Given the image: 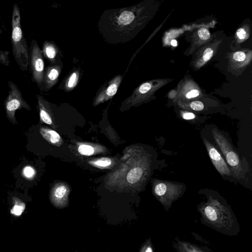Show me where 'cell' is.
<instances>
[{
	"label": "cell",
	"mask_w": 252,
	"mask_h": 252,
	"mask_svg": "<svg viewBox=\"0 0 252 252\" xmlns=\"http://www.w3.org/2000/svg\"><path fill=\"white\" fill-rule=\"evenodd\" d=\"M201 222L223 235L236 236L240 232L238 220L229 206L209 196L197 208Z\"/></svg>",
	"instance_id": "6da1fadb"
},
{
	"label": "cell",
	"mask_w": 252,
	"mask_h": 252,
	"mask_svg": "<svg viewBox=\"0 0 252 252\" xmlns=\"http://www.w3.org/2000/svg\"><path fill=\"white\" fill-rule=\"evenodd\" d=\"M11 42L15 60L23 70L27 69L29 63V52L27 41L23 35L20 12L17 3L14 4L12 12Z\"/></svg>",
	"instance_id": "7a4b0ae2"
},
{
	"label": "cell",
	"mask_w": 252,
	"mask_h": 252,
	"mask_svg": "<svg viewBox=\"0 0 252 252\" xmlns=\"http://www.w3.org/2000/svg\"><path fill=\"white\" fill-rule=\"evenodd\" d=\"M213 137L220 148L234 175L238 177L242 171L240 159L228 139L217 129L212 130Z\"/></svg>",
	"instance_id": "3957f363"
},
{
	"label": "cell",
	"mask_w": 252,
	"mask_h": 252,
	"mask_svg": "<svg viewBox=\"0 0 252 252\" xmlns=\"http://www.w3.org/2000/svg\"><path fill=\"white\" fill-rule=\"evenodd\" d=\"M10 89L8 95L4 102L6 117L13 124H17L15 114L16 111L22 108L31 110V108L23 97L21 92L17 86L13 82L9 81Z\"/></svg>",
	"instance_id": "277c9868"
},
{
	"label": "cell",
	"mask_w": 252,
	"mask_h": 252,
	"mask_svg": "<svg viewBox=\"0 0 252 252\" xmlns=\"http://www.w3.org/2000/svg\"><path fill=\"white\" fill-rule=\"evenodd\" d=\"M180 187L176 184L161 181L155 186L154 194L166 211L169 210L172 203L180 196L182 192Z\"/></svg>",
	"instance_id": "5b68a950"
},
{
	"label": "cell",
	"mask_w": 252,
	"mask_h": 252,
	"mask_svg": "<svg viewBox=\"0 0 252 252\" xmlns=\"http://www.w3.org/2000/svg\"><path fill=\"white\" fill-rule=\"evenodd\" d=\"M29 57L31 61L32 78L39 87L43 82L44 63L42 51L37 42L35 40H33L31 42Z\"/></svg>",
	"instance_id": "8992f818"
},
{
	"label": "cell",
	"mask_w": 252,
	"mask_h": 252,
	"mask_svg": "<svg viewBox=\"0 0 252 252\" xmlns=\"http://www.w3.org/2000/svg\"><path fill=\"white\" fill-rule=\"evenodd\" d=\"M123 76L117 75L112 78L108 83H105L98 90L94 100V105H97L111 99L117 92L122 82Z\"/></svg>",
	"instance_id": "52a82bcc"
},
{
	"label": "cell",
	"mask_w": 252,
	"mask_h": 252,
	"mask_svg": "<svg viewBox=\"0 0 252 252\" xmlns=\"http://www.w3.org/2000/svg\"><path fill=\"white\" fill-rule=\"evenodd\" d=\"M203 142L211 160L217 171L222 176L230 175V168L215 146L206 138H204Z\"/></svg>",
	"instance_id": "ba28073f"
},
{
	"label": "cell",
	"mask_w": 252,
	"mask_h": 252,
	"mask_svg": "<svg viewBox=\"0 0 252 252\" xmlns=\"http://www.w3.org/2000/svg\"><path fill=\"white\" fill-rule=\"evenodd\" d=\"M69 192V189L64 185H56L52 188L50 194V200L52 204L59 208L65 207L68 204Z\"/></svg>",
	"instance_id": "9c48e42d"
},
{
	"label": "cell",
	"mask_w": 252,
	"mask_h": 252,
	"mask_svg": "<svg viewBox=\"0 0 252 252\" xmlns=\"http://www.w3.org/2000/svg\"><path fill=\"white\" fill-rule=\"evenodd\" d=\"M172 246L177 252H212L207 247L181 239L178 237L174 238Z\"/></svg>",
	"instance_id": "30bf717a"
},
{
	"label": "cell",
	"mask_w": 252,
	"mask_h": 252,
	"mask_svg": "<svg viewBox=\"0 0 252 252\" xmlns=\"http://www.w3.org/2000/svg\"><path fill=\"white\" fill-rule=\"evenodd\" d=\"M63 65L53 64L47 67L44 73L43 84L47 91L51 89L58 82Z\"/></svg>",
	"instance_id": "8fae6325"
},
{
	"label": "cell",
	"mask_w": 252,
	"mask_h": 252,
	"mask_svg": "<svg viewBox=\"0 0 252 252\" xmlns=\"http://www.w3.org/2000/svg\"><path fill=\"white\" fill-rule=\"evenodd\" d=\"M39 110L40 121L49 125H53L50 104L43 97L36 95Z\"/></svg>",
	"instance_id": "7c38bea8"
},
{
	"label": "cell",
	"mask_w": 252,
	"mask_h": 252,
	"mask_svg": "<svg viewBox=\"0 0 252 252\" xmlns=\"http://www.w3.org/2000/svg\"><path fill=\"white\" fill-rule=\"evenodd\" d=\"M60 51L56 45L52 42L46 41L42 47V55H43L53 64H57L58 56Z\"/></svg>",
	"instance_id": "4fadbf2b"
},
{
	"label": "cell",
	"mask_w": 252,
	"mask_h": 252,
	"mask_svg": "<svg viewBox=\"0 0 252 252\" xmlns=\"http://www.w3.org/2000/svg\"><path fill=\"white\" fill-rule=\"evenodd\" d=\"M39 132L41 136L49 143L58 146L62 144V138L55 130L46 127H40Z\"/></svg>",
	"instance_id": "5bb4252c"
},
{
	"label": "cell",
	"mask_w": 252,
	"mask_h": 252,
	"mask_svg": "<svg viewBox=\"0 0 252 252\" xmlns=\"http://www.w3.org/2000/svg\"><path fill=\"white\" fill-rule=\"evenodd\" d=\"M79 68L72 71L66 78L63 89L67 92L72 90L77 85L80 76Z\"/></svg>",
	"instance_id": "9a60e30c"
},
{
	"label": "cell",
	"mask_w": 252,
	"mask_h": 252,
	"mask_svg": "<svg viewBox=\"0 0 252 252\" xmlns=\"http://www.w3.org/2000/svg\"><path fill=\"white\" fill-rule=\"evenodd\" d=\"M13 205L10 210V213L16 216H20L24 211L26 205L20 199L17 197L12 198Z\"/></svg>",
	"instance_id": "2e32d148"
},
{
	"label": "cell",
	"mask_w": 252,
	"mask_h": 252,
	"mask_svg": "<svg viewBox=\"0 0 252 252\" xmlns=\"http://www.w3.org/2000/svg\"><path fill=\"white\" fill-rule=\"evenodd\" d=\"M143 171L140 167L132 168L126 176V180L130 184L137 183L141 178Z\"/></svg>",
	"instance_id": "e0dca14e"
},
{
	"label": "cell",
	"mask_w": 252,
	"mask_h": 252,
	"mask_svg": "<svg viewBox=\"0 0 252 252\" xmlns=\"http://www.w3.org/2000/svg\"><path fill=\"white\" fill-rule=\"evenodd\" d=\"M22 174L27 180H31L34 178L36 175V170L33 167L27 165L23 168Z\"/></svg>",
	"instance_id": "ac0fdd59"
},
{
	"label": "cell",
	"mask_w": 252,
	"mask_h": 252,
	"mask_svg": "<svg viewBox=\"0 0 252 252\" xmlns=\"http://www.w3.org/2000/svg\"><path fill=\"white\" fill-rule=\"evenodd\" d=\"M139 252H154L151 238L146 239L141 245Z\"/></svg>",
	"instance_id": "d6986e66"
},
{
	"label": "cell",
	"mask_w": 252,
	"mask_h": 252,
	"mask_svg": "<svg viewBox=\"0 0 252 252\" xmlns=\"http://www.w3.org/2000/svg\"><path fill=\"white\" fill-rule=\"evenodd\" d=\"M78 151L80 154L85 156H91L94 153L93 147L87 145H80L78 149Z\"/></svg>",
	"instance_id": "ffe728a7"
},
{
	"label": "cell",
	"mask_w": 252,
	"mask_h": 252,
	"mask_svg": "<svg viewBox=\"0 0 252 252\" xmlns=\"http://www.w3.org/2000/svg\"><path fill=\"white\" fill-rule=\"evenodd\" d=\"M111 160L108 158H101L91 161L90 163L98 167H105L111 164Z\"/></svg>",
	"instance_id": "44dd1931"
},
{
	"label": "cell",
	"mask_w": 252,
	"mask_h": 252,
	"mask_svg": "<svg viewBox=\"0 0 252 252\" xmlns=\"http://www.w3.org/2000/svg\"><path fill=\"white\" fill-rule=\"evenodd\" d=\"M198 35L199 38L203 40H207L210 37V32L209 31L204 28H202L198 30Z\"/></svg>",
	"instance_id": "7402d4cb"
},
{
	"label": "cell",
	"mask_w": 252,
	"mask_h": 252,
	"mask_svg": "<svg viewBox=\"0 0 252 252\" xmlns=\"http://www.w3.org/2000/svg\"><path fill=\"white\" fill-rule=\"evenodd\" d=\"M190 106L191 108L195 111H201L204 108V105L202 102L199 101H194L192 102Z\"/></svg>",
	"instance_id": "603a6c76"
},
{
	"label": "cell",
	"mask_w": 252,
	"mask_h": 252,
	"mask_svg": "<svg viewBox=\"0 0 252 252\" xmlns=\"http://www.w3.org/2000/svg\"><path fill=\"white\" fill-rule=\"evenodd\" d=\"M213 54V51L210 48H207L204 52L203 55V59L204 61H209Z\"/></svg>",
	"instance_id": "cb8c5ba5"
},
{
	"label": "cell",
	"mask_w": 252,
	"mask_h": 252,
	"mask_svg": "<svg viewBox=\"0 0 252 252\" xmlns=\"http://www.w3.org/2000/svg\"><path fill=\"white\" fill-rule=\"evenodd\" d=\"M233 58L235 61L241 62L245 59L246 55L244 52L239 51L233 54Z\"/></svg>",
	"instance_id": "d4e9b609"
},
{
	"label": "cell",
	"mask_w": 252,
	"mask_h": 252,
	"mask_svg": "<svg viewBox=\"0 0 252 252\" xmlns=\"http://www.w3.org/2000/svg\"><path fill=\"white\" fill-rule=\"evenodd\" d=\"M199 94V91L197 90H192L188 93L186 97L188 98H193L197 96Z\"/></svg>",
	"instance_id": "484cf974"
},
{
	"label": "cell",
	"mask_w": 252,
	"mask_h": 252,
	"mask_svg": "<svg viewBox=\"0 0 252 252\" xmlns=\"http://www.w3.org/2000/svg\"><path fill=\"white\" fill-rule=\"evenodd\" d=\"M237 35L240 39H244L246 36V32L244 29L240 28L237 31Z\"/></svg>",
	"instance_id": "4316f807"
},
{
	"label": "cell",
	"mask_w": 252,
	"mask_h": 252,
	"mask_svg": "<svg viewBox=\"0 0 252 252\" xmlns=\"http://www.w3.org/2000/svg\"><path fill=\"white\" fill-rule=\"evenodd\" d=\"M195 115L190 112L185 113L183 115V118L186 120H191L194 119Z\"/></svg>",
	"instance_id": "83f0119b"
},
{
	"label": "cell",
	"mask_w": 252,
	"mask_h": 252,
	"mask_svg": "<svg viewBox=\"0 0 252 252\" xmlns=\"http://www.w3.org/2000/svg\"><path fill=\"white\" fill-rule=\"evenodd\" d=\"M171 45H172L173 46H177V41L175 40V39H172L171 41V42H170Z\"/></svg>",
	"instance_id": "f1b7e54d"
}]
</instances>
